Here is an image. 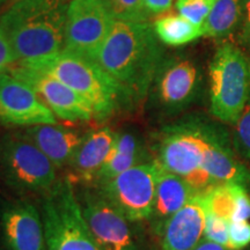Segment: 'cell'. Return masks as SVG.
Wrapping results in <instances>:
<instances>
[{"instance_id": "6da1fadb", "label": "cell", "mask_w": 250, "mask_h": 250, "mask_svg": "<svg viewBox=\"0 0 250 250\" xmlns=\"http://www.w3.org/2000/svg\"><path fill=\"white\" fill-rule=\"evenodd\" d=\"M66 0H14L0 15L4 33L20 65H35L64 49Z\"/></svg>"}, {"instance_id": "7a4b0ae2", "label": "cell", "mask_w": 250, "mask_h": 250, "mask_svg": "<svg viewBox=\"0 0 250 250\" xmlns=\"http://www.w3.org/2000/svg\"><path fill=\"white\" fill-rule=\"evenodd\" d=\"M158 39L148 22L116 20L100 50L96 62L134 102L145 98L164 62Z\"/></svg>"}, {"instance_id": "3957f363", "label": "cell", "mask_w": 250, "mask_h": 250, "mask_svg": "<svg viewBox=\"0 0 250 250\" xmlns=\"http://www.w3.org/2000/svg\"><path fill=\"white\" fill-rule=\"evenodd\" d=\"M22 66L45 72L67 85L89 103L96 121L108 120L134 103L129 92L98 62L65 50L39 64Z\"/></svg>"}, {"instance_id": "277c9868", "label": "cell", "mask_w": 250, "mask_h": 250, "mask_svg": "<svg viewBox=\"0 0 250 250\" xmlns=\"http://www.w3.org/2000/svg\"><path fill=\"white\" fill-rule=\"evenodd\" d=\"M40 211L48 250H100L68 176L40 197Z\"/></svg>"}, {"instance_id": "5b68a950", "label": "cell", "mask_w": 250, "mask_h": 250, "mask_svg": "<svg viewBox=\"0 0 250 250\" xmlns=\"http://www.w3.org/2000/svg\"><path fill=\"white\" fill-rule=\"evenodd\" d=\"M0 179L18 197H42L58 181L57 168L22 130L0 137Z\"/></svg>"}, {"instance_id": "8992f818", "label": "cell", "mask_w": 250, "mask_h": 250, "mask_svg": "<svg viewBox=\"0 0 250 250\" xmlns=\"http://www.w3.org/2000/svg\"><path fill=\"white\" fill-rule=\"evenodd\" d=\"M250 94V64L245 54L232 43L215 51L210 65L211 112L223 123L235 125Z\"/></svg>"}, {"instance_id": "52a82bcc", "label": "cell", "mask_w": 250, "mask_h": 250, "mask_svg": "<svg viewBox=\"0 0 250 250\" xmlns=\"http://www.w3.org/2000/svg\"><path fill=\"white\" fill-rule=\"evenodd\" d=\"M206 140L201 121H187L165 130L155 160L164 169L179 175L198 192L217 186L203 168Z\"/></svg>"}, {"instance_id": "ba28073f", "label": "cell", "mask_w": 250, "mask_h": 250, "mask_svg": "<svg viewBox=\"0 0 250 250\" xmlns=\"http://www.w3.org/2000/svg\"><path fill=\"white\" fill-rule=\"evenodd\" d=\"M77 196L100 250H149L143 232L90 184H76Z\"/></svg>"}, {"instance_id": "9c48e42d", "label": "cell", "mask_w": 250, "mask_h": 250, "mask_svg": "<svg viewBox=\"0 0 250 250\" xmlns=\"http://www.w3.org/2000/svg\"><path fill=\"white\" fill-rule=\"evenodd\" d=\"M160 165L155 160L130 168L109 182L95 187L116 210L133 223L148 221L154 206Z\"/></svg>"}, {"instance_id": "30bf717a", "label": "cell", "mask_w": 250, "mask_h": 250, "mask_svg": "<svg viewBox=\"0 0 250 250\" xmlns=\"http://www.w3.org/2000/svg\"><path fill=\"white\" fill-rule=\"evenodd\" d=\"M115 21L100 0H71L62 50L96 62Z\"/></svg>"}, {"instance_id": "8fae6325", "label": "cell", "mask_w": 250, "mask_h": 250, "mask_svg": "<svg viewBox=\"0 0 250 250\" xmlns=\"http://www.w3.org/2000/svg\"><path fill=\"white\" fill-rule=\"evenodd\" d=\"M0 250H48L40 206L29 197L0 204Z\"/></svg>"}, {"instance_id": "7c38bea8", "label": "cell", "mask_w": 250, "mask_h": 250, "mask_svg": "<svg viewBox=\"0 0 250 250\" xmlns=\"http://www.w3.org/2000/svg\"><path fill=\"white\" fill-rule=\"evenodd\" d=\"M8 73L28 83L56 117L68 122H89L94 118L89 103L51 74L18 64L9 68Z\"/></svg>"}, {"instance_id": "4fadbf2b", "label": "cell", "mask_w": 250, "mask_h": 250, "mask_svg": "<svg viewBox=\"0 0 250 250\" xmlns=\"http://www.w3.org/2000/svg\"><path fill=\"white\" fill-rule=\"evenodd\" d=\"M57 123L54 112L28 83L8 72L0 74V124L28 127Z\"/></svg>"}, {"instance_id": "5bb4252c", "label": "cell", "mask_w": 250, "mask_h": 250, "mask_svg": "<svg viewBox=\"0 0 250 250\" xmlns=\"http://www.w3.org/2000/svg\"><path fill=\"white\" fill-rule=\"evenodd\" d=\"M155 98L164 111L177 112L191 104L198 92V71L192 62H162L156 74Z\"/></svg>"}, {"instance_id": "9a60e30c", "label": "cell", "mask_w": 250, "mask_h": 250, "mask_svg": "<svg viewBox=\"0 0 250 250\" xmlns=\"http://www.w3.org/2000/svg\"><path fill=\"white\" fill-rule=\"evenodd\" d=\"M205 204L203 192L197 193L165 221L158 235L161 250H193L204 239Z\"/></svg>"}, {"instance_id": "2e32d148", "label": "cell", "mask_w": 250, "mask_h": 250, "mask_svg": "<svg viewBox=\"0 0 250 250\" xmlns=\"http://www.w3.org/2000/svg\"><path fill=\"white\" fill-rule=\"evenodd\" d=\"M201 126L206 140L203 168L213 183H235L249 190L250 171L234 154L226 134L203 122Z\"/></svg>"}, {"instance_id": "e0dca14e", "label": "cell", "mask_w": 250, "mask_h": 250, "mask_svg": "<svg viewBox=\"0 0 250 250\" xmlns=\"http://www.w3.org/2000/svg\"><path fill=\"white\" fill-rule=\"evenodd\" d=\"M117 132L110 127H102L85 134L76 154L68 165L70 179L74 184H92L96 174L111 154Z\"/></svg>"}, {"instance_id": "ac0fdd59", "label": "cell", "mask_w": 250, "mask_h": 250, "mask_svg": "<svg viewBox=\"0 0 250 250\" xmlns=\"http://www.w3.org/2000/svg\"><path fill=\"white\" fill-rule=\"evenodd\" d=\"M22 132L48 156L57 169L68 167L86 133L57 124L24 127Z\"/></svg>"}, {"instance_id": "d6986e66", "label": "cell", "mask_w": 250, "mask_h": 250, "mask_svg": "<svg viewBox=\"0 0 250 250\" xmlns=\"http://www.w3.org/2000/svg\"><path fill=\"white\" fill-rule=\"evenodd\" d=\"M197 193L199 192L193 189L187 180L164 169L160 166L156 181L154 206L148 220L153 230L158 233L165 221L181 210Z\"/></svg>"}, {"instance_id": "ffe728a7", "label": "cell", "mask_w": 250, "mask_h": 250, "mask_svg": "<svg viewBox=\"0 0 250 250\" xmlns=\"http://www.w3.org/2000/svg\"><path fill=\"white\" fill-rule=\"evenodd\" d=\"M241 0H217L202 26L203 36L224 39L233 33L242 17Z\"/></svg>"}, {"instance_id": "44dd1931", "label": "cell", "mask_w": 250, "mask_h": 250, "mask_svg": "<svg viewBox=\"0 0 250 250\" xmlns=\"http://www.w3.org/2000/svg\"><path fill=\"white\" fill-rule=\"evenodd\" d=\"M156 36L167 45L179 46L203 36L202 27L196 26L182 15L169 14L159 18L154 22Z\"/></svg>"}, {"instance_id": "7402d4cb", "label": "cell", "mask_w": 250, "mask_h": 250, "mask_svg": "<svg viewBox=\"0 0 250 250\" xmlns=\"http://www.w3.org/2000/svg\"><path fill=\"white\" fill-rule=\"evenodd\" d=\"M151 161L148 159L147 152H138V153H130V152H122L112 148L111 154L109 155L107 162L103 165V167L96 174L95 179L90 186H102V184L109 182L118 175H121L124 171H126L130 168L138 166L144 162Z\"/></svg>"}, {"instance_id": "603a6c76", "label": "cell", "mask_w": 250, "mask_h": 250, "mask_svg": "<svg viewBox=\"0 0 250 250\" xmlns=\"http://www.w3.org/2000/svg\"><path fill=\"white\" fill-rule=\"evenodd\" d=\"M117 21L147 22L148 11L144 0H100Z\"/></svg>"}, {"instance_id": "cb8c5ba5", "label": "cell", "mask_w": 250, "mask_h": 250, "mask_svg": "<svg viewBox=\"0 0 250 250\" xmlns=\"http://www.w3.org/2000/svg\"><path fill=\"white\" fill-rule=\"evenodd\" d=\"M217 0H177L176 8L180 15L196 26L202 27Z\"/></svg>"}, {"instance_id": "d4e9b609", "label": "cell", "mask_w": 250, "mask_h": 250, "mask_svg": "<svg viewBox=\"0 0 250 250\" xmlns=\"http://www.w3.org/2000/svg\"><path fill=\"white\" fill-rule=\"evenodd\" d=\"M233 142L236 152L250 162V103H247L245 110L236 122Z\"/></svg>"}, {"instance_id": "484cf974", "label": "cell", "mask_w": 250, "mask_h": 250, "mask_svg": "<svg viewBox=\"0 0 250 250\" xmlns=\"http://www.w3.org/2000/svg\"><path fill=\"white\" fill-rule=\"evenodd\" d=\"M229 224L230 221L226 220V219L218 217V215L210 213V212H206L204 239L228 248Z\"/></svg>"}, {"instance_id": "4316f807", "label": "cell", "mask_w": 250, "mask_h": 250, "mask_svg": "<svg viewBox=\"0 0 250 250\" xmlns=\"http://www.w3.org/2000/svg\"><path fill=\"white\" fill-rule=\"evenodd\" d=\"M250 246V223L237 221L229 224V240L228 248L232 250H242Z\"/></svg>"}, {"instance_id": "83f0119b", "label": "cell", "mask_w": 250, "mask_h": 250, "mask_svg": "<svg viewBox=\"0 0 250 250\" xmlns=\"http://www.w3.org/2000/svg\"><path fill=\"white\" fill-rule=\"evenodd\" d=\"M250 220V197L248 190L241 186L236 187L235 203L230 223L237 221H249Z\"/></svg>"}, {"instance_id": "f1b7e54d", "label": "cell", "mask_w": 250, "mask_h": 250, "mask_svg": "<svg viewBox=\"0 0 250 250\" xmlns=\"http://www.w3.org/2000/svg\"><path fill=\"white\" fill-rule=\"evenodd\" d=\"M17 62L13 50H12L9 42L6 39L1 30H0V74L8 72Z\"/></svg>"}, {"instance_id": "f546056e", "label": "cell", "mask_w": 250, "mask_h": 250, "mask_svg": "<svg viewBox=\"0 0 250 250\" xmlns=\"http://www.w3.org/2000/svg\"><path fill=\"white\" fill-rule=\"evenodd\" d=\"M144 4L148 13L162 14L169 11L173 5V0H144Z\"/></svg>"}, {"instance_id": "4dcf8cb0", "label": "cell", "mask_w": 250, "mask_h": 250, "mask_svg": "<svg viewBox=\"0 0 250 250\" xmlns=\"http://www.w3.org/2000/svg\"><path fill=\"white\" fill-rule=\"evenodd\" d=\"M245 21H243V28H242V39L245 42L250 44V0H246L245 4Z\"/></svg>"}, {"instance_id": "1f68e13d", "label": "cell", "mask_w": 250, "mask_h": 250, "mask_svg": "<svg viewBox=\"0 0 250 250\" xmlns=\"http://www.w3.org/2000/svg\"><path fill=\"white\" fill-rule=\"evenodd\" d=\"M193 250H232V249L218 245V243L208 241V240L206 239H203L202 241L199 242V245L197 246Z\"/></svg>"}, {"instance_id": "d6a6232c", "label": "cell", "mask_w": 250, "mask_h": 250, "mask_svg": "<svg viewBox=\"0 0 250 250\" xmlns=\"http://www.w3.org/2000/svg\"><path fill=\"white\" fill-rule=\"evenodd\" d=\"M8 0H0V12H1V9L5 7L6 6V2H7Z\"/></svg>"}, {"instance_id": "836d02e7", "label": "cell", "mask_w": 250, "mask_h": 250, "mask_svg": "<svg viewBox=\"0 0 250 250\" xmlns=\"http://www.w3.org/2000/svg\"><path fill=\"white\" fill-rule=\"evenodd\" d=\"M66 1H68V2H70V1H71V0H66Z\"/></svg>"}, {"instance_id": "e575fe53", "label": "cell", "mask_w": 250, "mask_h": 250, "mask_svg": "<svg viewBox=\"0 0 250 250\" xmlns=\"http://www.w3.org/2000/svg\"><path fill=\"white\" fill-rule=\"evenodd\" d=\"M13 1H14V0H13Z\"/></svg>"}]
</instances>
